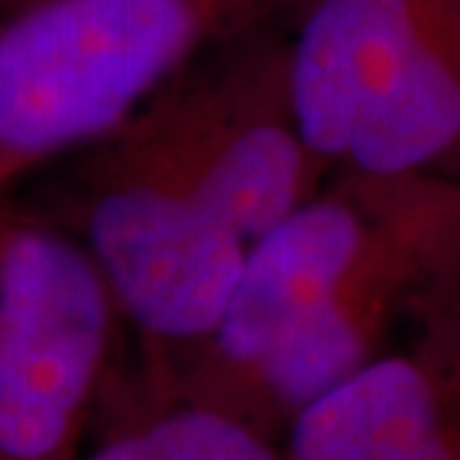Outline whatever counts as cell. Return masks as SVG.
I'll return each mask as SVG.
<instances>
[{
	"mask_svg": "<svg viewBox=\"0 0 460 460\" xmlns=\"http://www.w3.org/2000/svg\"><path fill=\"white\" fill-rule=\"evenodd\" d=\"M81 460H284V452L222 412L173 403L111 421Z\"/></svg>",
	"mask_w": 460,
	"mask_h": 460,
	"instance_id": "7",
	"label": "cell"
},
{
	"mask_svg": "<svg viewBox=\"0 0 460 460\" xmlns=\"http://www.w3.org/2000/svg\"><path fill=\"white\" fill-rule=\"evenodd\" d=\"M305 0H33L0 13V195L132 119L207 45Z\"/></svg>",
	"mask_w": 460,
	"mask_h": 460,
	"instance_id": "2",
	"label": "cell"
},
{
	"mask_svg": "<svg viewBox=\"0 0 460 460\" xmlns=\"http://www.w3.org/2000/svg\"><path fill=\"white\" fill-rule=\"evenodd\" d=\"M108 137L248 245L332 177L293 108L290 18L207 45Z\"/></svg>",
	"mask_w": 460,
	"mask_h": 460,
	"instance_id": "4",
	"label": "cell"
},
{
	"mask_svg": "<svg viewBox=\"0 0 460 460\" xmlns=\"http://www.w3.org/2000/svg\"><path fill=\"white\" fill-rule=\"evenodd\" d=\"M126 326L78 234L0 195V460H81L119 376Z\"/></svg>",
	"mask_w": 460,
	"mask_h": 460,
	"instance_id": "5",
	"label": "cell"
},
{
	"mask_svg": "<svg viewBox=\"0 0 460 460\" xmlns=\"http://www.w3.org/2000/svg\"><path fill=\"white\" fill-rule=\"evenodd\" d=\"M290 87L332 173L460 182V0H305Z\"/></svg>",
	"mask_w": 460,
	"mask_h": 460,
	"instance_id": "3",
	"label": "cell"
},
{
	"mask_svg": "<svg viewBox=\"0 0 460 460\" xmlns=\"http://www.w3.org/2000/svg\"><path fill=\"white\" fill-rule=\"evenodd\" d=\"M24 4H33V0H0V13H9V9H18Z\"/></svg>",
	"mask_w": 460,
	"mask_h": 460,
	"instance_id": "8",
	"label": "cell"
},
{
	"mask_svg": "<svg viewBox=\"0 0 460 460\" xmlns=\"http://www.w3.org/2000/svg\"><path fill=\"white\" fill-rule=\"evenodd\" d=\"M457 288L460 182L338 171L248 248L207 341L117 419L186 403L284 446Z\"/></svg>",
	"mask_w": 460,
	"mask_h": 460,
	"instance_id": "1",
	"label": "cell"
},
{
	"mask_svg": "<svg viewBox=\"0 0 460 460\" xmlns=\"http://www.w3.org/2000/svg\"><path fill=\"white\" fill-rule=\"evenodd\" d=\"M284 460H460V288L308 407Z\"/></svg>",
	"mask_w": 460,
	"mask_h": 460,
	"instance_id": "6",
	"label": "cell"
}]
</instances>
